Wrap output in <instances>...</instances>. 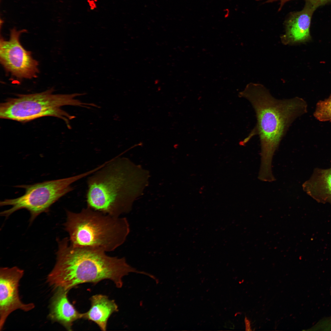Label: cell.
I'll use <instances>...</instances> for the list:
<instances>
[{"label": "cell", "mask_w": 331, "mask_h": 331, "mask_svg": "<svg viewBox=\"0 0 331 331\" xmlns=\"http://www.w3.org/2000/svg\"><path fill=\"white\" fill-rule=\"evenodd\" d=\"M57 241L56 261L47 277V282L55 289L69 291L80 284H96L104 280H111L121 288L124 276L140 272L128 264L124 257L110 256L98 249L74 246L67 237Z\"/></svg>", "instance_id": "cell-1"}, {"label": "cell", "mask_w": 331, "mask_h": 331, "mask_svg": "<svg viewBox=\"0 0 331 331\" xmlns=\"http://www.w3.org/2000/svg\"><path fill=\"white\" fill-rule=\"evenodd\" d=\"M250 103L256 113L257 124L248 137L240 143L246 144L254 135L259 137L261 163L259 174L264 177L272 175L273 156L290 126L306 112L307 104L302 98L295 97L278 99L262 85L250 83L242 93Z\"/></svg>", "instance_id": "cell-2"}, {"label": "cell", "mask_w": 331, "mask_h": 331, "mask_svg": "<svg viewBox=\"0 0 331 331\" xmlns=\"http://www.w3.org/2000/svg\"><path fill=\"white\" fill-rule=\"evenodd\" d=\"M93 173L87 181V206L116 217L131 211L149 177L147 171L127 158L118 157Z\"/></svg>", "instance_id": "cell-3"}, {"label": "cell", "mask_w": 331, "mask_h": 331, "mask_svg": "<svg viewBox=\"0 0 331 331\" xmlns=\"http://www.w3.org/2000/svg\"><path fill=\"white\" fill-rule=\"evenodd\" d=\"M66 216L64 229L75 247L112 251L124 243L130 231L126 218L111 216L87 206L78 212L67 210Z\"/></svg>", "instance_id": "cell-4"}, {"label": "cell", "mask_w": 331, "mask_h": 331, "mask_svg": "<svg viewBox=\"0 0 331 331\" xmlns=\"http://www.w3.org/2000/svg\"><path fill=\"white\" fill-rule=\"evenodd\" d=\"M50 89L38 93L19 95L8 99L0 105V117L21 122L29 121L45 116L56 117L63 120L71 128L69 120L75 117L62 109L61 107L72 105L86 107L90 104L74 98L86 93L55 94Z\"/></svg>", "instance_id": "cell-5"}, {"label": "cell", "mask_w": 331, "mask_h": 331, "mask_svg": "<svg viewBox=\"0 0 331 331\" xmlns=\"http://www.w3.org/2000/svg\"><path fill=\"white\" fill-rule=\"evenodd\" d=\"M93 172L91 170L64 178L17 186L25 189V193L17 198L1 201V206H12L10 208L1 212V215L7 217L16 211L25 209L30 213V221L32 222L41 213L48 211L53 204L71 191L73 189L72 184Z\"/></svg>", "instance_id": "cell-6"}, {"label": "cell", "mask_w": 331, "mask_h": 331, "mask_svg": "<svg viewBox=\"0 0 331 331\" xmlns=\"http://www.w3.org/2000/svg\"><path fill=\"white\" fill-rule=\"evenodd\" d=\"M26 31L14 28L10 30L9 40L0 39L1 63L6 71L20 79L36 78L39 72L38 62L20 42V36Z\"/></svg>", "instance_id": "cell-7"}, {"label": "cell", "mask_w": 331, "mask_h": 331, "mask_svg": "<svg viewBox=\"0 0 331 331\" xmlns=\"http://www.w3.org/2000/svg\"><path fill=\"white\" fill-rule=\"evenodd\" d=\"M24 272L17 266L0 269V330L3 329L9 316L20 310L29 311L35 307L32 302L24 303L21 300L18 287Z\"/></svg>", "instance_id": "cell-8"}, {"label": "cell", "mask_w": 331, "mask_h": 331, "mask_svg": "<svg viewBox=\"0 0 331 331\" xmlns=\"http://www.w3.org/2000/svg\"><path fill=\"white\" fill-rule=\"evenodd\" d=\"M316 7L306 2L301 11L291 13L285 22V33L281 37L285 44L304 43L311 39L310 29L311 18Z\"/></svg>", "instance_id": "cell-9"}, {"label": "cell", "mask_w": 331, "mask_h": 331, "mask_svg": "<svg viewBox=\"0 0 331 331\" xmlns=\"http://www.w3.org/2000/svg\"><path fill=\"white\" fill-rule=\"evenodd\" d=\"M51 299L48 314L52 321L61 325L68 331L72 330L74 321L82 318L83 313H79L70 303L67 297L68 291L58 288Z\"/></svg>", "instance_id": "cell-10"}, {"label": "cell", "mask_w": 331, "mask_h": 331, "mask_svg": "<svg viewBox=\"0 0 331 331\" xmlns=\"http://www.w3.org/2000/svg\"><path fill=\"white\" fill-rule=\"evenodd\" d=\"M304 191L314 199L331 204V166L315 169L309 179L302 185Z\"/></svg>", "instance_id": "cell-11"}, {"label": "cell", "mask_w": 331, "mask_h": 331, "mask_svg": "<svg viewBox=\"0 0 331 331\" xmlns=\"http://www.w3.org/2000/svg\"><path fill=\"white\" fill-rule=\"evenodd\" d=\"M91 306L89 310L83 313L82 318L94 322L102 331H105L108 320L114 312L118 311V306L114 300L106 295L97 294L90 299Z\"/></svg>", "instance_id": "cell-12"}, {"label": "cell", "mask_w": 331, "mask_h": 331, "mask_svg": "<svg viewBox=\"0 0 331 331\" xmlns=\"http://www.w3.org/2000/svg\"><path fill=\"white\" fill-rule=\"evenodd\" d=\"M314 116L320 121L331 122V95L317 103Z\"/></svg>", "instance_id": "cell-13"}, {"label": "cell", "mask_w": 331, "mask_h": 331, "mask_svg": "<svg viewBox=\"0 0 331 331\" xmlns=\"http://www.w3.org/2000/svg\"><path fill=\"white\" fill-rule=\"evenodd\" d=\"M314 6L318 7V6L325 3L331 0H305Z\"/></svg>", "instance_id": "cell-14"}, {"label": "cell", "mask_w": 331, "mask_h": 331, "mask_svg": "<svg viewBox=\"0 0 331 331\" xmlns=\"http://www.w3.org/2000/svg\"><path fill=\"white\" fill-rule=\"evenodd\" d=\"M255 0L257 1H260V0ZM290 0H268L267 1H266V3H270V2H274L276 1H280V7H279V10H278L279 11H280L282 9L283 6L284 5V4L286 3V2L289 1H290Z\"/></svg>", "instance_id": "cell-15"}, {"label": "cell", "mask_w": 331, "mask_h": 331, "mask_svg": "<svg viewBox=\"0 0 331 331\" xmlns=\"http://www.w3.org/2000/svg\"><path fill=\"white\" fill-rule=\"evenodd\" d=\"M245 330L246 331L252 330L250 327V321L247 319L246 317H245Z\"/></svg>", "instance_id": "cell-16"}]
</instances>
